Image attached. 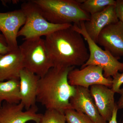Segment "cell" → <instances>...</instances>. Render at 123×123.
Here are the masks:
<instances>
[{"label": "cell", "instance_id": "cell-1", "mask_svg": "<svg viewBox=\"0 0 123 123\" xmlns=\"http://www.w3.org/2000/svg\"><path fill=\"white\" fill-rule=\"evenodd\" d=\"M84 38L72 27L45 36L47 50L53 67L82 66L89 57Z\"/></svg>", "mask_w": 123, "mask_h": 123}, {"label": "cell", "instance_id": "cell-2", "mask_svg": "<svg viewBox=\"0 0 123 123\" xmlns=\"http://www.w3.org/2000/svg\"><path fill=\"white\" fill-rule=\"evenodd\" d=\"M75 67H53L40 78L38 82L37 101L46 110L54 109L64 112L72 108L70 98L76 93V87L69 84L68 75Z\"/></svg>", "mask_w": 123, "mask_h": 123}, {"label": "cell", "instance_id": "cell-3", "mask_svg": "<svg viewBox=\"0 0 123 123\" xmlns=\"http://www.w3.org/2000/svg\"><path fill=\"white\" fill-rule=\"evenodd\" d=\"M51 23L79 24L89 21L90 15L80 7L83 0H32Z\"/></svg>", "mask_w": 123, "mask_h": 123}, {"label": "cell", "instance_id": "cell-4", "mask_svg": "<svg viewBox=\"0 0 123 123\" xmlns=\"http://www.w3.org/2000/svg\"><path fill=\"white\" fill-rule=\"evenodd\" d=\"M21 9L25 15L26 21L18 33L24 39L46 36L56 31L71 27L72 24H56L49 22L33 0L24 1Z\"/></svg>", "mask_w": 123, "mask_h": 123}, {"label": "cell", "instance_id": "cell-5", "mask_svg": "<svg viewBox=\"0 0 123 123\" xmlns=\"http://www.w3.org/2000/svg\"><path fill=\"white\" fill-rule=\"evenodd\" d=\"M18 47L23 58L24 68L40 78L54 67L44 39L42 37L24 39Z\"/></svg>", "mask_w": 123, "mask_h": 123}, {"label": "cell", "instance_id": "cell-6", "mask_svg": "<svg viewBox=\"0 0 123 123\" xmlns=\"http://www.w3.org/2000/svg\"><path fill=\"white\" fill-rule=\"evenodd\" d=\"M85 22L79 24H74V30L80 33L87 42L89 51V57L87 61L81 66L83 68L89 65L100 67L103 70V75L106 78L113 77L119 72H123V63L120 62L109 52L104 50L89 37L84 25Z\"/></svg>", "mask_w": 123, "mask_h": 123}, {"label": "cell", "instance_id": "cell-7", "mask_svg": "<svg viewBox=\"0 0 123 123\" xmlns=\"http://www.w3.org/2000/svg\"><path fill=\"white\" fill-rule=\"evenodd\" d=\"M102 69L98 66L89 65L81 69L73 68L68 75L69 84L73 86L89 88L94 85H102L111 87L112 79L106 78Z\"/></svg>", "mask_w": 123, "mask_h": 123}, {"label": "cell", "instance_id": "cell-8", "mask_svg": "<svg viewBox=\"0 0 123 123\" xmlns=\"http://www.w3.org/2000/svg\"><path fill=\"white\" fill-rule=\"evenodd\" d=\"M25 15L21 9L0 12V32L4 36L11 51L18 48V33L25 24Z\"/></svg>", "mask_w": 123, "mask_h": 123}, {"label": "cell", "instance_id": "cell-9", "mask_svg": "<svg viewBox=\"0 0 123 123\" xmlns=\"http://www.w3.org/2000/svg\"><path fill=\"white\" fill-rule=\"evenodd\" d=\"M97 43L117 59L123 56V23L120 21L107 26L101 31Z\"/></svg>", "mask_w": 123, "mask_h": 123}, {"label": "cell", "instance_id": "cell-10", "mask_svg": "<svg viewBox=\"0 0 123 123\" xmlns=\"http://www.w3.org/2000/svg\"><path fill=\"white\" fill-rule=\"evenodd\" d=\"M21 102L12 104L4 102L0 107V123H26L33 121L39 123L42 114H38L36 106L25 111Z\"/></svg>", "mask_w": 123, "mask_h": 123}, {"label": "cell", "instance_id": "cell-11", "mask_svg": "<svg viewBox=\"0 0 123 123\" xmlns=\"http://www.w3.org/2000/svg\"><path fill=\"white\" fill-rule=\"evenodd\" d=\"M76 89L70 100L72 109L86 115L93 123H107L99 114L89 89L77 86Z\"/></svg>", "mask_w": 123, "mask_h": 123}, {"label": "cell", "instance_id": "cell-12", "mask_svg": "<svg viewBox=\"0 0 123 123\" xmlns=\"http://www.w3.org/2000/svg\"><path fill=\"white\" fill-rule=\"evenodd\" d=\"M119 21L115 6H110L103 11L91 15L90 19L85 22L84 25L89 37L97 44L98 37L102 30L107 26Z\"/></svg>", "mask_w": 123, "mask_h": 123}, {"label": "cell", "instance_id": "cell-13", "mask_svg": "<svg viewBox=\"0 0 123 123\" xmlns=\"http://www.w3.org/2000/svg\"><path fill=\"white\" fill-rule=\"evenodd\" d=\"M90 91L99 114L105 121L108 122L116 105L115 93L109 87L102 85L92 86Z\"/></svg>", "mask_w": 123, "mask_h": 123}, {"label": "cell", "instance_id": "cell-14", "mask_svg": "<svg viewBox=\"0 0 123 123\" xmlns=\"http://www.w3.org/2000/svg\"><path fill=\"white\" fill-rule=\"evenodd\" d=\"M24 61L19 47L8 53L0 54V82L19 79Z\"/></svg>", "mask_w": 123, "mask_h": 123}, {"label": "cell", "instance_id": "cell-15", "mask_svg": "<svg viewBox=\"0 0 123 123\" xmlns=\"http://www.w3.org/2000/svg\"><path fill=\"white\" fill-rule=\"evenodd\" d=\"M40 78L26 69L23 68L20 72L19 81L21 102L26 110L35 106Z\"/></svg>", "mask_w": 123, "mask_h": 123}, {"label": "cell", "instance_id": "cell-16", "mask_svg": "<svg viewBox=\"0 0 123 123\" xmlns=\"http://www.w3.org/2000/svg\"><path fill=\"white\" fill-rule=\"evenodd\" d=\"M3 101L12 104L21 102L19 79L0 82V107Z\"/></svg>", "mask_w": 123, "mask_h": 123}, {"label": "cell", "instance_id": "cell-17", "mask_svg": "<svg viewBox=\"0 0 123 123\" xmlns=\"http://www.w3.org/2000/svg\"><path fill=\"white\" fill-rule=\"evenodd\" d=\"M114 0H83L80 4L81 9L91 15L104 10L110 6H115Z\"/></svg>", "mask_w": 123, "mask_h": 123}, {"label": "cell", "instance_id": "cell-18", "mask_svg": "<svg viewBox=\"0 0 123 123\" xmlns=\"http://www.w3.org/2000/svg\"><path fill=\"white\" fill-rule=\"evenodd\" d=\"M64 112L54 109L46 110L38 123H65Z\"/></svg>", "mask_w": 123, "mask_h": 123}, {"label": "cell", "instance_id": "cell-19", "mask_svg": "<svg viewBox=\"0 0 123 123\" xmlns=\"http://www.w3.org/2000/svg\"><path fill=\"white\" fill-rule=\"evenodd\" d=\"M64 114L67 123H93L86 115L72 108L66 110Z\"/></svg>", "mask_w": 123, "mask_h": 123}, {"label": "cell", "instance_id": "cell-20", "mask_svg": "<svg viewBox=\"0 0 123 123\" xmlns=\"http://www.w3.org/2000/svg\"><path fill=\"white\" fill-rule=\"evenodd\" d=\"M112 78V85L111 90L115 93H119L120 86L123 84V73H118L114 75Z\"/></svg>", "mask_w": 123, "mask_h": 123}, {"label": "cell", "instance_id": "cell-21", "mask_svg": "<svg viewBox=\"0 0 123 123\" xmlns=\"http://www.w3.org/2000/svg\"><path fill=\"white\" fill-rule=\"evenodd\" d=\"M11 51L5 38L0 32V54L5 55Z\"/></svg>", "mask_w": 123, "mask_h": 123}, {"label": "cell", "instance_id": "cell-22", "mask_svg": "<svg viewBox=\"0 0 123 123\" xmlns=\"http://www.w3.org/2000/svg\"><path fill=\"white\" fill-rule=\"evenodd\" d=\"M116 12L119 21L123 23V0H116Z\"/></svg>", "mask_w": 123, "mask_h": 123}, {"label": "cell", "instance_id": "cell-23", "mask_svg": "<svg viewBox=\"0 0 123 123\" xmlns=\"http://www.w3.org/2000/svg\"><path fill=\"white\" fill-rule=\"evenodd\" d=\"M118 110V109L117 108V105L116 104V106L113 111L112 117L110 121L107 123H117V115Z\"/></svg>", "mask_w": 123, "mask_h": 123}, {"label": "cell", "instance_id": "cell-24", "mask_svg": "<svg viewBox=\"0 0 123 123\" xmlns=\"http://www.w3.org/2000/svg\"><path fill=\"white\" fill-rule=\"evenodd\" d=\"M119 94L121 95V96L119 98L118 101L116 103L118 110L123 108V88L120 89Z\"/></svg>", "mask_w": 123, "mask_h": 123}, {"label": "cell", "instance_id": "cell-25", "mask_svg": "<svg viewBox=\"0 0 123 123\" xmlns=\"http://www.w3.org/2000/svg\"><path fill=\"white\" fill-rule=\"evenodd\" d=\"M123 123V121H122V123Z\"/></svg>", "mask_w": 123, "mask_h": 123}, {"label": "cell", "instance_id": "cell-26", "mask_svg": "<svg viewBox=\"0 0 123 123\" xmlns=\"http://www.w3.org/2000/svg\"></svg>", "mask_w": 123, "mask_h": 123}]
</instances>
